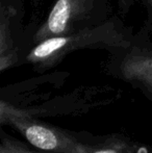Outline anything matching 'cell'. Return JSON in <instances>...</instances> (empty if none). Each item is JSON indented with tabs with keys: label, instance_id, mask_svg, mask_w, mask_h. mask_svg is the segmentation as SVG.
<instances>
[{
	"label": "cell",
	"instance_id": "cell-1",
	"mask_svg": "<svg viewBox=\"0 0 152 153\" xmlns=\"http://www.w3.org/2000/svg\"><path fill=\"white\" fill-rule=\"evenodd\" d=\"M125 45L121 36L106 24L96 28L81 29L74 34L47 39L39 43L28 53L26 61L43 71L59 64L71 51L96 45Z\"/></svg>",
	"mask_w": 152,
	"mask_h": 153
},
{
	"label": "cell",
	"instance_id": "cell-2",
	"mask_svg": "<svg viewBox=\"0 0 152 153\" xmlns=\"http://www.w3.org/2000/svg\"><path fill=\"white\" fill-rule=\"evenodd\" d=\"M96 0H56L46 22L36 33L35 41L72 34L85 19L89 18Z\"/></svg>",
	"mask_w": 152,
	"mask_h": 153
},
{
	"label": "cell",
	"instance_id": "cell-3",
	"mask_svg": "<svg viewBox=\"0 0 152 153\" xmlns=\"http://www.w3.org/2000/svg\"><path fill=\"white\" fill-rule=\"evenodd\" d=\"M150 149L151 146L119 133L94 135L87 131H77L69 153H150Z\"/></svg>",
	"mask_w": 152,
	"mask_h": 153
},
{
	"label": "cell",
	"instance_id": "cell-4",
	"mask_svg": "<svg viewBox=\"0 0 152 153\" xmlns=\"http://www.w3.org/2000/svg\"><path fill=\"white\" fill-rule=\"evenodd\" d=\"M116 77L140 89L152 102V51L133 49L113 68Z\"/></svg>",
	"mask_w": 152,
	"mask_h": 153
},
{
	"label": "cell",
	"instance_id": "cell-5",
	"mask_svg": "<svg viewBox=\"0 0 152 153\" xmlns=\"http://www.w3.org/2000/svg\"><path fill=\"white\" fill-rule=\"evenodd\" d=\"M0 153H44L30 144L24 143L6 132L1 127L0 129Z\"/></svg>",
	"mask_w": 152,
	"mask_h": 153
},
{
	"label": "cell",
	"instance_id": "cell-6",
	"mask_svg": "<svg viewBox=\"0 0 152 153\" xmlns=\"http://www.w3.org/2000/svg\"><path fill=\"white\" fill-rule=\"evenodd\" d=\"M150 153H152V147H151V149H150Z\"/></svg>",
	"mask_w": 152,
	"mask_h": 153
},
{
	"label": "cell",
	"instance_id": "cell-7",
	"mask_svg": "<svg viewBox=\"0 0 152 153\" xmlns=\"http://www.w3.org/2000/svg\"><path fill=\"white\" fill-rule=\"evenodd\" d=\"M150 2H151V4H152V0H150Z\"/></svg>",
	"mask_w": 152,
	"mask_h": 153
}]
</instances>
